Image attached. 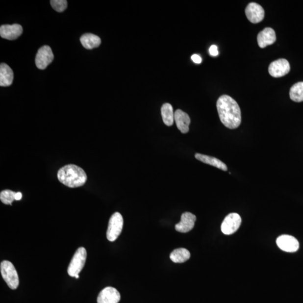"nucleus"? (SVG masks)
<instances>
[{"instance_id":"1","label":"nucleus","mask_w":303,"mask_h":303,"mask_svg":"<svg viewBox=\"0 0 303 303\" xmlns=\"http://www.w3.org/2000/svg\"><path fill=\"white\" fill-rule=\"evenodd\" d=\"M217 109L221 122L228 129H235L242 122V114L239 104L227 95L221 96L217 101Z\"/></svg>"},{"instance_id":"2","label":"nucleus","mask_w":303,"mask_h":303,"mask_svg":"<svg viewBox=\"0 0 303 303\" xmlns=\"http://www.w3.org/2000/svg\"><path fill=\"white\" fill-rule=\"evenodd\" d=\"M57 178L62 184L72 188L83 186L87 180L84 171L75 165L63 167L58 172Z\"/></svg>"},{"instance_id":"3","label":"nucleus","mask_w":303,"mask_h":303,"mask_svg":"<svg viewBox=\"0 0 303 303\" xmlns=\"http://www.w3.org/2000/svg\"><path fill=\"white\" fill-rule=\"evenodd\" d=\"M0 271L3 279L11 289L18 288L19 284V277L16 269L10 262L3 261L0 265Z\"/></svg>"},{"instance_id":"4","label":"nucleus","mask_w":303,"mask_h":303,"mask_svg":"<svg viewBox=\"0 0 303 303\" xmlns=\"http://www.w3.org/2000/svg\"><path fill=\"white\" fill-rule=\"evenodd\" d=\"M87 251L83 247L77 249L68 269V273L71 277L79 275L85 265L87 259Z\"/></svg>"},{"instance_id":"5","label":"nucleus","mask_w":303,"mask_h":303,"mask_svg":"<svg viewBox=\"0 0 303 303\" xmlns=\"http://www.w3.org/2000/svg\"><path fill=\"white\" fill-rule=\"evenodd\" d=\"M124 225L123 216L119 212L112 215L108 223L107 238L110 242H114L121 234Z\"/></svg>"},{"instance_id":"6","label":"nucleus","mask_w":303,"mask_h":303,"mask_svg":"<svg viewBox=\"0 0 303 303\" xmlns=\"http://www.w3.org/2000/svg\"><path fill=\"white\" fill-rule=\"evenodd\" d=\"M242 224V218L238 213H232L225 217L222 225L221 231L225 235H231L238 230Z\"/></svg>"},{"instance_id":"7","label":"nucleus","mask_w":303,"mask_h":303,"mask_svg":"<svg viewBox=\"0 0 303 303\" xmlns=\"http://www.w3.org/2000/svg\"><path fill=\"white\" fill-rule=\"evenodd\" d=\"M54 56L51 49L48 46H44L39 49L35 59L36 67L44 70L48 67L53 60Z\"/></svg>"},{"instance_id":"8","label":"nucleus","mask_w":303,"mask_h":303,"mask_svg":"<svg viewBox=\"0 0 303 303\" xmlns=\"http://www.w3.org/2000/svg\"><path fill=\"white\" fill-rule=\"evenodd\" d=\"M290 70V66L288 61L281 59L273 62L270 65L269 72L272 76L279 77L287 75Z\"/></svg>"},{"instance_id":"9","label":"nucleus","mask_w":303,"mask_h":303,"mask_svg":"<svg viewBox=\"0 0 303 303\" xmlns=\"http://www.w3.org/2000/svg\"><path fill=\"white\" fill-rule=\"evenodd\" d=\"M278 246L283 251L294 252L299 250V243L294 236L289 235H282L277 240Z\"/></svg>"},{"instance_id":"10","label":"nucleus","mask_w":303,"mask_h":303,"mask_svg":"<svg viewBox=\"0 0 303 303\" xmlns=\"http://www.w3.org/2000/svg\"><path fill=\"white\" fill-rule=\"evenodd\" d=\"M265 10L257 3H249L246 9V16L252 23H258L265 18Z\"/></svg>"},{"instance_id":"11","label":"nucleus","mask_w":303,"mask_h":303,"mask_svg":"<svg viewBox=\"0 0 303 303\" xmlns=\"http://www.w3.org/2000/svg\"><path fill=\"white\" fill-rule=\"evenodd\" d=\"M121 296L114 287H107L100 293L97 298V303H118Z\"/></svg>"},{"instance_id":"12","label":"nucleus","mask_w":303,"mask_h":303,"mask_svg":"<svg viewBox=\"0 0 303 303\" xmlns=\"http://www.w3.org/2000/svg\"><path fill=\"white\" fill-rule=\"evenodd\" d=\"M196 216L190 212L182 213L181 220L176 225V230L182 233L191 231L195 225Z\"/></svg>"},{"instance_id":"13","label":"nucleus","mask_w":303,"mask_h":303,"mask_svg":"<svg viewBox=\"0 0 303 303\" xmlns=\"http://www.w3.org/2000/svg\"><path fill=\"white\" fill-rule=\"evenodd\" d=\"M23 33V28L21 25H3L0 27V36L2 38L8 40H15L20 37Z\"/></svg>"},{"instance_id":"14","label":"nucleus","mask_w":303,"mask_h":303,"mask_svg":"<svg viewBox=\"0 0 303 303\" xmlns=\"http://www.w3.org/2000/svg\"><path fill=\"white\" fill-rule=\"evenodd\" d=\"M277 40L275 30L271 28H266L258 35L257 41L260 48H265L269 45H273Z\"/></svg>"},{"instance_id":"15","label":"nucleus","mask_w":303,"mask_h":303,"mask_svg":"<svg viewBox=\"0 0 303 303\" xmlns=\"http://www.w3.org/2000/svg\"><path fill=\"white\" fill-rule=\"evenodd\" d=\"M174 120L177 127L182 133H187L189 130L190 119L189 115L181 110H177L174 113Z\"/></svg>"},{"instance_id":"16","label":"nucleus","mask_w":303,"mask_h":303,"mask_svg":"<svg viewBox=\"0 0 303 303\" xmlns=\"http://www.w3.org/2000/svg\"><path fill=\"white\" fill-rule=\"evenodd\" d=\"M14 73L10 67L5 63L0 65V85L1 87H9L12 84Z\"/></svg>"},{"instance_id":"17","label":"nucleus","mask_w":303,"mask_h":303,"mask_svg":"<svg viewBox=\"0 0 303 303\" xmlns=\"http://www.w3.org/2000/svg\"><path fill=\"white\" fill-rule=\"evenodd\" d=\"M195 157L198 160L203 162L204 164L214 166L217 169L225 171V172L227 170V167L226 164L218 158L201 153H196Z\"/></svg>"},{"instance_id":"18","label":"nucleus","mask_w":303,"mask_h":303,"mask_svg":"<svg viewBox=\"0 0 303 303\" xmlns=\"http://www.w3.org/2000/svg\"><path fill=\"white\" fill-rule=\"evenodd\" d=\"M80 41L84 48L88 50L98 48L101 44V38L91 33L83 34L80 37Z\"/></svg>"},{"instance_id":"19","label":"nucleus","mask_w":303,"mask_h":303,"mask_svg":"<svg viewBox=\"0 0 303 303\" xmlns=\"http://www.w3.org/2000/svg\"><path fill=\"white\" fill-rule=\"evenodd\" d=\"M161 115L165 125L172 126L174 122V113L172 104L166 103L163 104L161 107Z\"/></svg>"},{"instance_id":"20","label":"nucleus","mask_w":303,"mask_h":303,"mask_svg":"<svg viewBox=\"0 0 303 303\" xmlns=\"http://www.w3.org/2000/svg\"><path fill=\"white\" fill-rule=\"evenodd\" d=\"M170 257L175 263H184L190 258V253L185 248H178L172 252Z\"/></svg>"},{"instance_id":"21","label":"nucleus","mask_w":303,"mask_h":303,"mask_svg":"<svg viewBox=\"0 0 303 303\" xmlns=\"http://www.w3.org/2000/svg\"><path fill=\"white\" fill-rule=\"evenodd\" d=\"M290 97L294 102H303V82L295 83L291 87Z\"/></svg>"},{"instance_id":"22","label":"nucleus","mask_w":303,"mask_h":303,"mask_svg":"<svg viewBox=\"0 0 303 303\" xmlns=\"http://www.w3.org/2000/svg\"><path fill=\"white\" fill-rule=\"evenodd\" d=\"M16 194L17 193L11 191L10 190H3L0 193V200L3 204L11 205L15 200Z\"/></svg>"},{"instance_id":"23","label":"nucleus","mask_w":303,"mask_h":303,"mask_svg":"<svg viewBox=\"0 0 303 303\" xmlns=\"http://www.w3.org/2000/svg\"><path fill=\"white\" fill-rule=\"evenodd\" d=\"M52 8L57 12H63L67 8L68 2L66 0H52L50 1Z\"/></svg>"},{"instance_id":"24","label":"nucleus","mask_w":303,"mask_h":303,"mask_svg":"<svg viewBox=\"0 0 303 303\" xmlns=\"http://www.w3.org/2000/svg\"><path fill=\"white\" fill-rule=\"evenodd\" d=\"M209 53L212 56H216L219 55V50L216 45H212L209 50Z\"/></svg>"},{"instance_id":"25","label":"nucleus","mask_w":303,"mask_h":303,"mask_svg":"<svg viewBox=\"0 0 303 303\" xmlns=\"http://www.w3.org/2000/svg\"><path fill=\"white\" fill-rule=\"evenodd\" d=\"M192 60L193 61L194 63L196 64H201L202 63L201 57L197 55V54H194V55L192 56Z\"/></svg>"},{"instance_id":"26","label":"nucleus","mask_w":303,"mask_h":303,"mask_svg":"<svg viewBox=\"0 0 303 303\" xmlns=\"http://www.w3.org/2000/svg\"><path fill=\"white\" fill-rule=\"evenodd\" d=\"M22 194L21 192H18L16 194V196H15V200L19 201L22 199Z\"/></svg>"}]
</instances>
